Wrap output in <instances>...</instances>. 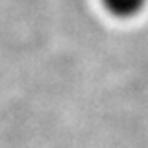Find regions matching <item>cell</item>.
<instances>
[{
    "mask_svg": "<svg viewBox=\"0 0 148 148\" xmlns=\"http://www.w3.org/2000/svg\"><path fill=\"white\" fill-rule=\"evenodd\" d=\"M146 2L148 0H102L104 8L108 9L111 15L120 17V18L135 17L146 6Z\"/></svg>",
    "mask_w": 148,
    "mask_h": 148,
    "instance_id": "obj_1",
    "label": "cell"
}]
</instances>
